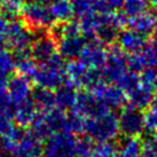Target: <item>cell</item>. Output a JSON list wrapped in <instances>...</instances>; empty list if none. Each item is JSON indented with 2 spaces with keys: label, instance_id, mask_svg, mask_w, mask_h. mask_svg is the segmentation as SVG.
<instances>
[{
  "label": "cell",
  "instance_id": "obj_1",
  "mask_svg": "<svg viewBox=\"0 0 157 157\" xmlns=\"http://www.w3.org/2000/svg\"><path fill=\"white\" fill-rule=\"evenodd\" d=\"M66 60L56 53L53 57L44 63H38L31 82L37 87L55 91L67 82Z\"/></svg>",
  "mask_w": 157,
  "mask_h": 157
},
{
  "label": "cell",
  "instance_id": "obj_2",
  "mask_svg": "<svg viewBox=\"0 0 157 157\" xmlns=\"http://www.w3.org/2000/svg\"><path fill=\"white\" fill-rule=\"evenodd\" d=\"M84 133L87 138L95 142L113 141L121 134L118 116L113 111H109L98 117L86 118L84 125Z\"/></svg>",
  "mask_w": 157,
  "mask_h": 157
},
{
  "label": "cell",
  "instance_id": "obj_3",
  "mask_svg": "<svg viewBox=\"0 0 157 157\" xmlns=\"http://www.w3.org/2000/svg\"><path fill=\"white\" fill-rule=\"evenodd\" d=\"M20 15L23 24L32 32L49 30L56 23L49 6L43 0H30L23 4Z\"/></svg>",
  "mask_w": 157,
  "mask_h": 157
},
{
  "label": "cell",
  "instance_id": "obj_4",
  "mask_svg": "<svg viewBox=\"0 0 157 157\" xmlns=\"http://www.w3.org/2000/svg\"><path fill=\"white\" fill-rule=\"evenodd\" d=\"M77 139L66 131L55 132L48 136L43 147L44 157H72Z\"/></svg>",
  "mask_w": 157,
  "mask_h": 157
},
{
  "label": "cell",
  "instance_id": "obj_5",
  "mask_svg": "<svg viewBox=\"0 0 157 157\" xmlns=\"http://www.w3.org/2000/svg\"><path fill=\"white\" fill-rule=\"evenodd\" d=\"M127 70H128V55H126V53L123 52L118 46H111L108 48L107 60L103 68L101 69L105 82L116 84Z\"/></svg>",
  "mask_w": 157,
  "mask_h": 157
},
{
  "label": "cell",
  "instance_id": "obj_6",
  "mask_svg": "<svg viewBox=\"0 0 157 157\" xmlns=\"http://www.w3.org/2000/svg\"><path fill=\"white\" fill-rule=\"evenodd\" d=\"M119 133L124 138H139L144 132V113L125 105L118 116Z\"/></svg>",
  "mask_w": 157,
  "mask_h": 157
},
{
  "label": "cell",
  "instance_id": "obj_7",
  "mask_svg": "<svg viewBox=\"0 0 157 157\" xmlns=\"http://www.w3.org/2000/svg\"><path fill=\"white\" fill-rule=\"evenodd\" d=\"M35 39L33 32L29 30L22 21H18L17 18L9 21V33L6 45H8L15 54L30 52L31 45Z\"/></svg>",
  "mask_w": 157,
  "mask_h": 157
},
{
  "label": "cell",
  "instance_id": "obj_8",
  "mask_svg": "<svg viewBox=\"0 0 157 157\" xmlns=\"http://www.w3.org/2000/svg\"><path fill=\"white\" fill-rule=\"evenodd\" d=\"M71 111L86 119L101 116L111 111V109H109L102 101L99 100L93 93L90 91H84L78 93L77 101Z\"/></svg>",
  "mask_w": 157,
  "mask_h": 157
},
{
  "label": "cell",
  "instance_id": "obj_9",
  "mask_svg": "<svg viewBox=\"0 0 157 157\" xmlns=\"http://www.w3.org/2000/svg\"><path fill=\"white\" fill-rule=\"evenodd\" d=\"M90 92L102 101L109 109H122L127 105L126 93L115 84L102 82Z\"/></svg>",
  "mask_w": 157,
  "mask_h": 157
},
{
  "label": "cell",
  "instance_id": "obj_10",
  "mask_svg": "<svg viewBox=\"0 0 157 157\" xmlns=\"http://www.w3.org/2000/svg\"><path fill=\"white\" fill-rule=\"evenodd\" d=\"M107 54L108 49L105 48V45L93 38L87 39V43L78 59L90 69L101 70L105 63Z\"/></svg>",
  "mask_w": 157,
  "mask_h": 157
},
{
  "label": "cell",
  "instance_id": "obj_11",
  "mask_svg": "<svg viewBox=\"0 0 157 157\" xmlns=\"http://www.w3.org/2000/svg\"><path fill=\"white\" fill-rule=\"evenodd\" d=\"M6 90L14 105H17L20 102L30 99L33 91L31 79L18 74L8 79Z\"/></svg>",
  "mask_w": 157,
  "mask_h": 157
},
{
  "label": "cell",
  "instance_id": "obj_12",
  "mask_svg": "<svg viewBox=\"0 0 157 157\" xmlns=\"http://www.w3.org/2000/svg\"><path fill=\"white\" fill-rule=\"evenodd\" d=\"M87 39L83 35L66 36L57 41V53L67 61L77 60L83 52Z\"/></svg>",
  "mask_w": 157,
  "mask_h": 157
},
{
  "label": "cell",
  "instance_id": "obj_13",
  "mask_svg": "<svg viewBox=\"0 0 157 157\" xmlns=\"http://www.w3.org/2000/svg\"><path fill=\"white\" fill-rule=\"evenodd\" d=\"M57 53V44L51 36H41L36 38L30 48L32 59L38 63L48 61Z\"/></svg>",
  "mask_w": 157,
  "mask_h": 157
},
{
  "label": "cell",
  "instance_id": "obj_14",
  "mask_svg": "<svg viewBox=\"0 0 157 157\" xmlns=\"http://www.w3.org/2000/svg\"><path fill=\"white\" fill-rule=\"evenodd\" d=\"M91 70L92 69L85 66L79 59L71 60L66 66L67 82L76 88H86Z\"/></svg>",
  "mask_w": 157,
  "mask_h": 157
},
{
  "label": "cell",
  "instance_id": "obj_15",
  "mask_svg": "<svg viewBox=\"0 0 157 157\" xmlns=\"http://www.w3.org/2000/svg\"><path fill=\"white\" fill-rule=\"evenodd\" d=\"M146 41L147 40H146L144 36L140 35L136 31L128 29V28L121 30L117 37L118 47L121 48L123 52L130 54V55L139 53L144 48Z\"/></svg>",
  "mask_w": 157,
  "mask_h": 157
},
{
  "label": "cell",
  "instance_id": "obj_16",
  "mask_svg": "<svg viewBox=\"0 0 157 157\" xmlns=\"http://www.w3.org/2000/svg\"><path fill=\"white\" fill-rule=\"evenodd\" d=\"M43 142L36 139L29 131H25L14 149L15 157H41L43 156Z\"/></svg>",
  "mask_w": 157,
  "mask_h": 157
},
{
  "label": "cell",
  "instance_id": "obj_17",
  "mask_svg": "<svg viewBox=\"0 0 157 157\" xmlns=\"http://www.w3.org/2000/svg\"><path fill=\"white\" fill-rule=\"evenodd\" d=\"M39 113L38 108L36 107L32 99L20 102L17 105H14L13 110V121L20 127H29L31 123L33 122L37 113Z\"/></svg>",
  "mask_w": 157,
  "mask_h": 157
},
{
  "label": "cell",
  "instance_id": "obj_18",
  "mask_svg": "<svg viewBox=\"0 0 157 157\" xmlns=\"http://www.w3.org/2000/svg\"><path fill=\"white\" fill-rule=\"evenodd\" d=\"M157 26V17L153 12H144V13L128 17L127 28L136 31L138 33L144 36H151Z\"/></svg>",
  "mask_w": 157,
  "mask_h": 157
},
{
  "label": "cell",
  "instance_id": "obj_19",
  "mask_svg": "<svg viewBox=\"0 0 157 157\" xmlns=\"http://www.w3.org/2000/svg\"><path fill=\"white\" fill-rule=\"evenodd\" d=\"M14 103L9 98L6 87H0V138H2L14 126Z\"/></svg>",
  "mask_w": 157,
  "mask_h": 157
},
{
  "label": "cell",
  "instance_id": "obj_20",
  "mask_svg": "<svg viewBox=\"0 0 157 157\" xmlns=\"http://www.w3.org/2000/svg\"><path fill=\"white\" fill-rule=\"evenodd\" d=\"M155 91L149 87H146L142 84H139L136 87L127 93V105L138 110L148 109L151 105Z\"/></svg>",
  "mask_w": 157,
  "mask_h": 157
},
{
  "label": "cell",
  "instance_id": "obj_21",
  "mask_svg": "<svg viewBox=\"0 0 157 157\" xmlns=\"http://www.w3.org/2000/svg\"><path fill=\"white\" fill-rule=\"evenodd\" d=\"M54 94H55V107L63 111H68L72 110L75 107L78 92L75 86L66 82L62 86L54 91Z\"/></svg>",
  "mask_w": 157,
  "mask_h": 157
},
{
  "label": "cell",
  "instance_id": "obj_22",
  "mask_svg": "<svg viewBox=\"0 0 157 157\" xmlns=\"http://www.w3.org/2000/svg\"><path fill=\"white\" fill-rule=\"evenodd\" d=\"M31 99L40 113H47L55 108V94L54 91L47 88L37 87L32 91Z\"/></svg>",
  "mask_w": 157,
  "mask_h": 157
},
{
  "label": "cell",
  "instance_id": "obj_23",
  "mask_svg": "<svg viewBox=\"0 0 157 157\" xmlns=\"http://www.w3.org/2000/svg\"><path fill=\"white\" fill-rule=\"evenodd\" d=\"M48 6L55 22L66 23L74 17L72 4L68 0H51Z\"/></svg>",
  "mask_w": 157,
  "mask_h": 157
},
{
  "label": "cell",
  "instance_id": "obj_24",
  "mask_svg": "<svg viewBox=\"0 0 157 157\" xmlns=\"http://www.w3.org/2000/svg\"><path fill=\"white\" fill-rule=\"evenodd\" d=\"M14 56H15V70L18 72V75H22L24 77L31 79L37 69L38 62H36L32 59L30 52L17 53L14 54Z\"/></svg>",
  "mask_w": 157,
  "mask_h": 157
},
{
  "label": "cell",
  "instance_id": "obj_25",
  "mask_svg": "<svg viewBox=\"0 0 157 157\" xmlns=\"http://www.w3.org/2000/svg\"><path fill=\"white\" fill-rule=\"evenodd\" d=\"M30 128L28 131L30 132L31 134L35 136L36 139H38L39 141H46L48 139V136L53 134L52 130L49 128L47 121H46V116L45 113H38L37 116L35 117L33 122L31 123Z\"/></svg>",
  "mask_w": 157,
  "mask_h": 157
},
{
  "label": "cell",
  "instance_id": "obj_26",
  "mask_svg": "<svg viewBox=\"0 0 157 157\" xmlns=\"http://www.w3.org/2000/svg\"><path fill=\"white\" fill-rule=\"evenodd\" d=\"M118 157H141V140L125 138L118 148Z\"/></svg>",
  "mask_w": 157,
  "mask_h": 157
},
{
  "label": "cell",
  "instance_id": "obj_27",
  "mask_svg": "<svg viewBox=\"0 0 157 157\" xmlns=\"http://www.w3.org/2000/svg\"><path fill=\"white\" fill-rule=\"evenodd\" d=\"M23 7V0H2L0 4V15L8 21L16 20Z\"/></svg>",
  "mask_w": 157,
  "mask_h": 157
},
{
  "label": "cell",
  "instance_id": "obj_28",
  "mask_svg": "<svg viewBox=\"0 0 157 157\" xmlns=\"http://www.w3.org/2000/svg\"><path fill=\"white\" fill-rule=\"evenodd\" d=\"M140 55L144 60L146 68L147 67H154L157 68V40L151 39L146 41L144 48L140 51Z\"/></svg>",
  "mask_w": 157,
  "mask_h": 157
},
{
  "label": "cell",
  "instance_id": "obj_29",
  "mask_svg": "<svg viewBox=\"0 0 157 157\" xmlns=\"http://www.w3.org/2000/svg\"><path fill=\"white\" fill-rule=\"evenodd\" d=\"M122 12L127 17H132L135 15L148 10V1L147 0H124Z\"/></svg>",
  "mask_w": 157,
  "mask_h": 157
},
{
  "label": "cell",
  "instance_id": "obj_30",
  "mask_svg": "<svg viewBox=\"0 0 157 157\" xmlns=\"http://www.w3.org/2000/svg\"><path fill=\"white\" fill-rule=\"evenodd\" d=\"M139 84H140L139 74H136V72L131 71V70L128 69L126 72L119 78V80H118L115 85H117L118 87H121L123 91L127 94V93H130L131 91H133Z\"/></svg>",
  "mask_w": 157,
  "mask_h": 157
},
{
  "label": "cell",
  "instance_id": "obj_31",
  "mask_svg": "<svg viewBox=\"0 0 157 157\" xmlns=\"http://www.w3.org/2000/svg\"><path fill=\"white\" fill-rule=\"evenodd\" d=\"M117 154V147L113 141H102L93 144L92 157H113Z\"/></svg>",
  "mask_w": 157,
  "mask_h": 157
},
{
  "label": "cell",
  "instance_id": "obj_32",
  "mask_svg": "<svg viewBox=\"0 0 157 157\" xmlns=\"http://www.w3.org/2000/svg\"><path fill=\"white\" fill-rule=\"evenodd\" d=\"M84 125H85V118L71 111L70 113H68L64 131L69 132L71 134L84 133Z\"/></svg>",
  "mask_w": 157,
  "mask_h": 157
},
{
  "label": "cell",
  "instance_id": "obj_33",
  "mask_svg": "<svg viewBox=\"0 0 157 157\" xmlns=\"http://www.w3.org/2000/svg\"><path fill=\"white\" fill-rule=\"evenodd\" d=\"M14 70H15V56L8 49L0 47V71L7 76H10Z\"/></svg>",
  "mask_w": 157,
  "mask_h": 157
},
{
  "label": "cell",
  "instance_id": "obj_34",
  "mask_svg": "<svg viewBox=\"0 0 157 157\" xmlns=\"http://www.w3.org/2000/svg\"><path fill=\"white\" fill-rule=\"evenodd\" d=\"M124 0H94L96 13H115L122 9Z\"/></svg>",
  "mask_w": 157,
  "mask_h": 157
},
{
  "label": "cell",
  "instance_id": "obj_35",
  "mask_svg": "<svg viewBox=\"0 0 157 157\" xmlns=\"http://www.w3.org/2000/svg\"><path fill=\"white\" fill-rule=\"evenodd\" d=\"M72 4L74 16L77 18H82L88 14L95 12L94 8V0H75Z\"/></svg>",
  "mask_w": 157,
  "mask_h": 157
},
{
  "label": "cell",
  "instance_id": "obj_36",
  "mask_svg": "<svg viewBox=\"0 0 157 157\" xmlns=\"http://www.w3.org/2000/svg\"><path fill=\"white\" fill-rule=\"evenodd\" d=\"M140 84H142L146 87L151 90L157 88V68L154 67H147L139 74Z\"/></svg>",
  "mask_w": 157,
  "mask_h": 157
},
{
  "label": "cell",
  "instance_id": "obj_37",
  "mask_svg": "<svg viewBox=\"0 0 157 157\" xmlns=\"http://www.w3.org/2000/svg\"><path fill=\"white\" fill-rule=\"evenodd\" d=\"M141 157H157V139L155 134L150 133L141 140Z\"/></svg>",
  "mask_w": 157,
  "mask_h": 157
},
{
  "label": "cell",
  "instance_id": "obj_38",
  "mask_svg": "<svg viewBox=\"0 0 157 157\" xmlns=\"http://www.w3.org/2000/svg\"><path fill=\"white\" fill-rule=\"evenodd\" d=\"M144 131L155 134L157 132V110L149 107V109L144 113Z\"/></svg>",
  "mask_w": 157,
  "mask_h": 157
},
{
  "label": "cell",
  "instance_id": "obj_39",
  "mask_svg": "<svg viewBox=\"0 0 157 157\" xmlns=\"http://www.w3.org/2000/svg\"><path fill=\"white\" fill-rule=\"evenodd\" d=\"M9 33V21L0 15V47L7 44Z\"/></svg>",
  "mask_w": 157,
  "mask_h": 157
},
{
  "label": "cell",
  "instance_id": "obj_40",
  "mask_svg": "<svg viewBox=\"0 0 157 157\" xmlns=\"http://www.w3.org/2000/svg\"><path fill=\"white\" fill-rule=\"evenodd\" d=\"M151 108L157 110V88L155 90V93H154V98H153V102H151Z\"/></svg>",
  "mask_w": 157,
  "mask_h": 157
},
{
  "label": "cell",
  "instance_id": "obj_41",
  "mask_svg": "<svg viewBox=\"0 0 157 157\" xmlns=\"http://www.w3.org/2000/svg\"><path fill=\"white\" fill-rule=\"evenodd\" d=\"M0 157H15L12 153L9 151H5V150H0Z\"/></svg>",
  "mask_w": 157,
  "mask_h": 157
},
{
  "label": "cell",
  "instance_id": "obj_42",
  "mask_svg": "<svg viewBox=\"0 0 157 157\" xmlns=\"http://www.w3.org/2000/svg\"><path fill=\"white\" fill-rule=\"evenodd\" d=\"M151 38H153V39H156L157 40V26H156V29L154 30L153 33H151Z\"/></svg>",
  "mask_w": 157,
  "mask_h": 157
},
{
  "label": "cell",
  "instance_id": "obj_43",
  "mask_svg": "<svg viewBox=\"0 0 157 157\" xmlns=\"http://www.w3.org/2000/svg\"><path fill=\"white\" fill-rule=\"evenodd\" d=\"M149 2H151V4L154 5V7L157 6V0H149Z\"/></svg>",
  "mask_w": 157,
  "mask_h": 157
},
{
  "label": "cell",
  "instance_id": "obj_44",
  "mask_svg": "<svg viewBox=\"0 0 157 157\" xmlns=\"http://www.w3.org/2000/svg\"><path fill=\"white\" fill-rule=\"evenodd\" d=\"M151 12L155 14V16L157 17V6H155V7H154V10H151Z\"/></svg>",
  "mask_w": 157,
  "mask_h": 157
},
{
  "label": "cell",
  "instance_id": "obj_45",
  "mask_svg": "<svg viewBox=\"0 0 157 157\" xmlns=\"http://www.w3.org/2000/svg\"><path fill=\"white\" fill-rule=\"evenodd\" d=\"M72 157H92V156H84V155H74Z\"/></svg>",
  "mask_w": 157,
  "mask_h": 157
},
{
  "label": "cell",
  "instance_id": "obj_46",
  "mask_svg": "<svg viewBox=\"0 0 157 157\" xmlns=\"http://www.w3.org/2000/svg\"><path fill=\"white\" fill-rule=\"evenodd\" d=\"M68 1H70V2H74L75 0H68Z\"/></svg>",
  "mask_w": 157,
  "mask_h": 157
},
{
  "label": "cell",
  "instance_id": "obj_47",
  "mask_svg": "<svg viewBox=\"0 0 157 157\" xmlns=\"http://www.w3.org/2000/svg\"><path fill=\"white\" fill-rule=\"evenodd\" d=\"M28 1H30V0H28ZM43 1H45V2H46V1H47V0H43ZM49 1H51V0H49Z\"/></svg>",
  "mask_w": 157,
  "mask_h": 157
},
{
  "label": "cell",
  "instance_id": "obj_48",
  "mask_svg": "<svg viewBox=\"0 0 157 157\" xmlns=\"http://www.w3.org/2000/svg\"><path fill=\"white\" fill-rule=\"evenodd\" d=\"M155 136H156V139H157V132H156V133H155Z\"/></svg>",
  "mask_w": 157,
  "mask_h": 157
},
{
  "label": "cell",
  "instance_id": "obj_49",
  "mask_svg": "<svg viewBox=\"0 0 157 157\" xmlns=\"http://www.w3.org/2000/svg\"><path fill=\"white\" fill-rule=\"evenodd\" d=\"M1 2H2V0H0V4H1Z\"/></svg>",
  "mask_w": 157,
  "mask_h": 157
},
{
  "label": "cell",
  "instance_id": "obj_50",
  "mask_svg": "<svg viewBox=\"0 0 157 157\" xmlns=\"http://www.w3.org/2000/svg\"><path fill=\"white\" fill-rule=\"evenodd\" d=\"M113 157H118V156H117V155H116V156H113Z\"/></svg>",
  "mask_w": 157,
  "mask_h": 157
},
{
  "label": "cell",
  "instance_id": "obj_51",
  "mask_svg": "<svg viewBox=\"0 0 157 157\" xmlns=\"http://www.w3.org/2000/svg\"><path fill=\"white\" fill-rule=\"evenodd\" d=\"M147 1H149V0H147Z\"/></svg>",
  "mask_w": 157,
  "mask_h": 157
}]
</instances>
